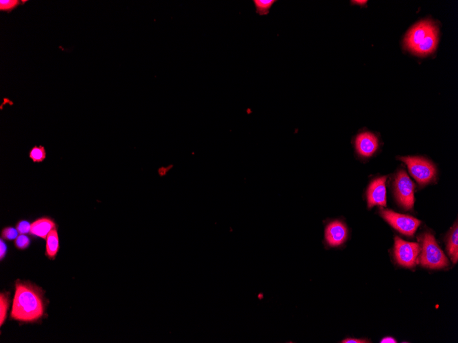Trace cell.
I'll use <instances>...</instances> for the list:
<instances>
[{
	"label": "cell",
	"instance_id": "603a6c76",
	"mask_svg": "<svg viewBox=\"0 0 458 343\" xmlns=\"http://www.w3.org/2000/svg\"><path fill=\"white\" fill-rule=\"evenodd\" d=\"M381 342H396L395 340L392 338H386L384 340H382Z\"/></svg>",
	"mask_w": 458,
	"mask_h": 343
},
{
	"label": "cell",
	"instance_id": "8fae6325",
	"mask_svg": "<svg viewBox=\"0 0 458 343\" xmlns=\"http://www.w3.org/2000/svg\"><path fill=\"white\" fill-rule=\"evenodd\" d=\"M56 227V223L51 218L44 217L39 218L31 224V235L46 239L47 235L54 228Z\"/></svg>",
	"mask_w": 458,
	"mask_h": 343
},
{
	"label": "cell",
	"instance_id": "5b68a950",
	"mask_svg": "<svg viewBox=\"0 0 458 343\" xmlns=\"http://www.w3.org/2000/svg\"><path fill=\"white\" fill-rule=\"evenodd\" d=\"M394 189L400 205L405 210L413 208L415 186L405 172L401 170L394 180Z\"/></svg>",
	"mask_w": 458,
	"mask_h": 343
},
{
	"label": "cell",
	"instance_id": "d6986e66",
	"mask_svg": "<svg viewBox=\"0 0 458 343\" xmlns=\"http://www.w3.org/2000/svg\"><path fill=\"white\" fill-rule=\"evenodd\" d=\"M31 245V239L25 235L18 236L15 239V245L17 249H26Z\"/></svg>",
	"mask_w": 458,
	"mask_h": 343
},
{
	"label": "cell",
	"instance_id": "44dd1931",
	"mask_svg": "<svg viewBox=\"0 0 458 343\" xmlns=\"http://www.w3.org/2000/svg\"><path fill=\"white\" fill-rule=\"evenodd\" d=\"M0 248H1V251H0V259L3 260L4 258L5 257L6 254H7V245H6L5 242L3 241V239L0 241Z\"/></svg>",
	"mask_w": 458,
	"mask_h": 343
},
{
	"label": "cell",
	"instance_id": "e0dca14e",
	"mask_svg": "<svg viewBox=\"0 0 458 343\" xmlns=\"http://www.w3.org/2000/svg\"><path fill=\"white\" fill-rule=\"evenodd\" d=\"M21 3L22 2L19 1V0H1L0 1V10L1 11H5L7 12V13H10L13 11V10L16 9L17 7H19V5H21Z\"/></svg>",
	"mask_w": 458,
	"mask_h": 343
},
{
	"label": "cell",
	"instance_id": "277c9868",
	"mask_svg": "<svg viewBox=\"0 0 458 343\" xmlns=\"http://www.w3.org/2000/svg\"><path fill=\"white\" fill-rule=\"evenodd\" d=\"M407 164L410 173L420 184L429 183L436 175V166L429 160L421 157H399Z\"/></svg>",
	"mask_w": 458,
	"mask_h": 343
},
{
	"label": "cell",
	"instance_id": "ba28073f",
	"mask_svg": "<svg viewBox=\"0 0 458 343\" xmlns=\"http://www.w3.org/2000/svg\"><path fill=\"white\" fill-rule=\"evenodd\" d=\"M386 177L377 178L370 183L367 191L368 206H386Z\"/></svg>",
	"mask_w": 458,
	"mask_h": 343
},
{
	"label": "cell",
	"instance_id": "9a60e30c",
	"mask_svg": "<svg viewBox=\"0 0 458 343\" xmlns=\"http://www.w3.org/2000/svg\"><path fill=\"white\" fill-rule=\"evenodd\" d=\"M10 306L9 295L1 293L0 295V325L3 326L7 317V312Z\"/></svg>",
	"mask_w": 458,
	"mask_h": 343
},
{
	"label": "cell",
	"instance_id": "4fadbf2b",
	"mask_svg": "<svg viewBox=\"0 0 458 343\" xmlns=\"http://www.w3.org/2000/svg\"><path fill=\"white\" fill-rule=\"evenodd\" d=\"M59 238L57 227L54 228L46 238V255L50 259H55L59 250Z\"/></svg>",
	"mask_w": 458,
	"mask_h": 343
},
{
	"label": "cell",
	"instance_id": "30bf717a",
	"mask_svg": "<svg viewBox=\"0 0 458 343\" xmlns=\"http://www.w3.org/2000/svg\"><path fill=\"white\" fill-rule=\"evenodd\" d=\"M356 151L360 156L369 157L378 148V140L375 135L370 132H363L355 138Z\"/></svg>",
	"mask_w": 458,
	"mask_h": 343
},
{
	"label": "cell",
	"instance_id": "ac0fdd59",
	"mask_svg": "<svg viewBox=\"0 0 458 343\" xmlns=\"http://www.w3.org/2000/svg\"><path fill=\"white\" fill-rule=\"evenodd\" d=\"M18 234L19 233H18L17 230L15 229V228L7 227L4 228L3 232H2V238L7 240V241H13V240L17 239Z\"/></svg>",
	"mask_w": 458,
	"mask_h": 343
},
{
	"label": "cell",
	"instance_id": "2e32d148",
	"mask_svg": "<svg viewBox=\"0 0 458 343\" xmlns=\"http://www.w3.org/2000/svg\"><path fill=\"white\" fill-rule=\"evenodd\" d=\"M29 157L34 162H41L46 158V151L42 146L33 147L30 151Z\"/></svg>",
	"mask_w": 458,
	"mask_h": 343
},
{
	"label": "cell",
	"instance_id": "5bb4252c",
	"mask_svg": "<svg viewBox=\"0 0 458 343\" xmlns=\"http://www.w3.org/2000/svg\"><path fill=\"white\" fill-rule=\"evenodd\" d=\"M276 2V0H254L257 14L261 16L268 15L272 6Z\"/></svg>",
	"mask_w": 458,
	"mask_h": 343
},
{
	"label": "cell",
	"instance_id": "3957f363",
	"mask_svg": "<svg viewBox=\"0 0 458 343\" xmlns=\"http://www.w3.org/2000/svg\"><path fill=\"white\" fill-rule=\"evenodd\" d=\"M419 260L422 266L429 269H443L449 265L447 258L431 233H425L422 237V251Z\"/></svg>",
	"mask_w": 458,
	"mask_h": 343
},
{
	"label": "cell",
	"instance_id": "ffe728a7",
	"mask_svg": "<svg viewBox=\"0 0 458 343\" xmlns=\"http://www.w3.org/2000/svg\"><path fill=\"white\" fill-rule=\"evenodd\" d=\"M31 224L28 221H19L16 226V229L20 235H26L31 232Z\"/></svg>",
	"mask_w": 458,
	"mask_h": 343
},
{
	"label": "cell",
	"instance_id": "8992f818",
	"mask_svg": "<svg viewBox=\"0 0 458 343\" xmlns=\"http://www.w3.org/2000/svg\"><path fill=\"white\" fill-rule=\"evenodd\" d=\"M381 217L403 235L413 236L418 229L421 221L411 216L401 215L390 210L381 209Z\"/></svg>",
	"mask_w": 458,
	"mask_h": 343
},
{
	"label": "cell",
	"instance_id": "52a82bcc",
	"mask_svg": "<svg viewBox=\"0 0 458 343\" xmlns=\"http://www.w3.org/2000/svg\"><path fill=\"white\" fill-rule=\"evenodd\" d=\"M421 247L419 244L410 243L397 237L395 238L394 255L400 265L408 268L414 267L417 263Z\"/></svg>",
	"mask_w": 458,
	"mask_h": 343
},
{
	"label": "cell",
	"instance_id": "7402d4cb",
	"mask_svg": "<svg viewBox=\"0 0 458 343\" xmlns=\"http://www.w3.org/2000/svg\"><path fill=\"white\" fill-rule=\"evenodd\" d=\"M343 343H365L368 342L366 340H362V339L355 338H346L342 341Z\"/></svg>",
	"mask_w": 458,
	"mask_h": 343
},
{
	"label": "cell",
	"instance_id": "7c38bea8",
	"mask_svg": "<svg viewBox=\"0 0 458 343\" xmlns=\"http://www.w3.org/2000/svg\"><path fill=\"white\" fill-rule=\"evenodd\" d=\"M447 251L453 263L458 261V226L457 222L450 233L447 242Z\"/></svg>",
	"mask_w": 458,
	"mask_h": 343
},
{
	"label": "cell",
	"instance_id": "9c48e42d",
	"mask_svg": "<svg viewBox=\"0 0 458 343\" xmlns=\"http://www.w3.org/2000/svg\"><path fill=\"white\" fill-rule=\"evenodd\" d=\"M347 228L341 221L330 222L326 226L325 239L326 243L330 247H338L342 245L347 239Z\"/></svg>",
	"mask_w": 458,
	"mask_h": 343
},
{
	"label": "cell",
	"instance_id": "6da1fadb",
	"mask_svg": "<svg viewBox=\"0 0 458 343\" xmlns=\"http://www.w3.org/2000/svg\"><path fill=\"white\" fill-rule=\"evenodd\" d=\"M45 310L42 289L31 282L16 281L11 318L21 322H35L42 318Z\"/></svg>",
	"mask_w": 458,
	"mask_h": 343
},
{
	"label": "cell",
	"instance_id": "7a4b0ae2",
	"mask_svg": "<svg viewBox=\"0 0 458 343\" xmlns=\"http://www.w3.org/2000/svg\"><path fill=\"white\" fill-rule=\"evenodd\" d=\"M437 43L438 28L430 20L422 21L414 25L405 39L406 48L422 56L433 52Z\"/></svg>",
	"mask_w": 458,
	"mask_h": 343
},
{
	"label": "cell",
	"instance_id": "cb8c5ba5",
	"mask_svg": "<svg viewBox=\"0 0 458 343\" xmlns=\"http://www.w3.org/2000/svg\"><path fill=\"white\" fill-rule=\"evenodd\" d=\"M352 3H355L356 4H361V5H363V4H365L366 3V1H355L352 2Z\"/></svg>",
	"mask_w": 458,
	"mask_h": 343
}]
</instances>
